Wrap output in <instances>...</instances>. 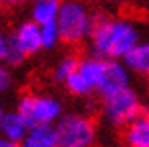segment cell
I'll return each instance as SVG.
<instances>
[{
    "mask_svg": "<svg viewBox=\"0 0 149 147\" xmlns=\"http://www.w3.org/2000/svg\"><path fill=\"white\" fill-rule=\"evenodd\" d=\"M141 41V28L130 16L96 14L86 45L88 53L106 61H124Z\"/></svg>",
    "mask_w": 149,
    "mask_h": 147,
    "instance_id": "1",
    "label": "cell"
},
{
    "mask_svg": "<svg viewBox=\"0 0 149 147\" xmlns=\"http://www.w3.org/2000/svg\"><path fill=\"white\" fill-rule=\"evenodd\" d=\"M96 14L88 8L84 0H61L57 28L61 33V43L71 47L88 41Z\"/></svg>",
    "mask_w": 149,
    "mask_h": 147,
    "instance_id": "2",
    "label": "cell"
},
{
    "mask_svg": "<svg viewBox=\"0 0 149 147\" xmlns=\"http://www.w3.org/2000/svg\"><path fill=\"white\" fill-rule=\"evenodd\" d=\"M53 127L59 147H94L98 141L96 120L86 112H67Z\"/></svg>",
    "mask_w": 149,
    "mask_h": 147,
    "instance_id": "3",
    "label": "cell"
},
{
    "mask_svg": "<svg viewBox=\"0 0 149 147\" xmlns=\"http://www.w3.org/2000/svg\"><path fill=\"white\" fill-rule=\"evenodd\" d=\"M143 114V100L134 86L100 98V116L112 127H124Z\"/></svg>",
    "mask_w": 149,
    "mask_h": 147,
    "instance_id": "4",
    "label": "cell"
},
{
    "mask_svg": "<svg viewBox=\"0 0 149 147\" xmlns=\"http://www.w3.org/2000/svg\"><path fill=\"white\" fill-rule=\"evenodd\" d=\"M16 110L22 114L30 127L33 125H55L65 112L63 104L57 96L43 94V92H26L18 100Z\"/></svg>",
    "mask_w": 149,
    "mask_h": 147,
    "instance_id": "5",
    "label": "cell"
},
{
    "mask_svg": "<svg viewBox=\"0 0 149 147\" xmlns=\"http://www.w3.org/2000/svg\"><path fill=\"white\" fill-rule=\"evenodd\" d=\"M106 71V59L94 57V55H86V57H79V65L74 69L65 82V88L73 96L79 98H90V96L98 94L100 82L104 79Z\"/></svg>",
    "mask_w": 149,
    "mask_h": 147,
    "instance_id": "6",
    "label": "cell"
},
{
    "mask_svg": "<svg viewBox=\"0 0 149 147\" xmlns=\"http://www.w3.org/2000/svg\"><path fill=\"white\" fill-rule=\"evenodd\" d=\"M10 47H8V59L6 65H20L28 57L36 55L43 49L41 43V28L33 20H26L8 36Z\"/></svg>",
    "mask_w": 149,
    "mask_h": 147,
    "instance_id": "7",
    "label": "cell"
},
{
    "mask_svg": "<svg viewBox=\"0 0 149 147\" xmlns=\"http://www.w3.org/2000/svg\"><path fill=\"white\" fill-rule=\"evenodd\" d=\"M132 77L130 69L124 65V61H106V71H104V79L100 82L98 88V96H108L114 94L118 90L132 86Z\"/></svg>",
    "mask_w": 149,
    "mask_h": 147,
    "instance_id": "8",
    "label": "cell"
},
{
    "mask_svg": "<svg viewBox=\"0 0 149 147\" xmlns=\"http://www.w3.org/2000/svg\"><path fill=\"white\" fill-rule=\"evenodd\" d=\"M122 145L124 147H149V114L132 120L122 127Z\"/></svg>",
    "mask_w": 149,
    "mask_h": 147,
    "instance_id": "9",
    "label": "cell"
},
{
    "mask_svg": "<svg viewBox=\"0 0 149 147\" xmlns=\"http://www.w3.org/2000/svg\"><path fill=\"white\" fill-rule=\"evenodd\" d=\"M124 65L134 77L149 79V39H141L132 51L124 57Z\"/></svg>",
    "mask_w": 149,
    "mask_h": 147,
    "instance_id": "10",
    "label": "cell"
},
{
    "mask_svg": "<svg viewBox=\"0 0 149 147\" xmlns=\"http://www.w3.org/2000/svg\"><path fill=\"white\" fill-rule=\"evenodd\" d=\"M20 147H59L53 125H33L20 141Z\"/></svg>",
    "mask_w": 149,
    "mask_h": 147,
    "instance_id": "11",
    "label": "cell"
},
{
    "mask_svg": "<svg viewBox=\"0 0 149 147\" xmlns=\"http://www.w3.org/2000/svg\"><path fill=\"white\" fill-rule=\"evenodd\" d=\"M28 130H30V125H28V122L22 118V114L18 110L4 112V116L0 120V133L4 137L20 143L24 139V135L28 133Z\"/></svg>",
    "mask_w": 149,
    "mask_h": 147,
    "instance_id": "12",
    "label": "cell"
},
{
    "mask_svg": "<svg viewBox=\"0 0 149 147\" xmlns=\"http://www.w3.org/2000/svg\"><path fill=\"white\" fill-rule=\"evenodd\" d=\"M61 0H33L30 14L37 26H45V24H55L57 16H59Z\"/></svg>",
    "mask_w": 149,
    "mask_h": 147,
    "instance_id": "13",
    "label": "cell"
},
{
    "mask_svg": "<svg viewBox=\"0 0 149 147\" xmlns=\"http://www.w3.org/2000/svg\"><path fill=\"white\" fill-rule=\"evenodd\" d=\"M77 65H79V57L77 55H65V57H61L55 63V67H53V79L57 82H61V84H65L67 79L74 73Z\"/></svg>",
    "mask_w": 149,
    "mask_h": 147,
    "instance_id": "14",
    "label": "cell"
},
{
    "mask_svg": "<svg viewBox=\"0 0 149 147\" xmlns=\"http://www.w3.org/2000/svg\"><path fill=\"white\" fill-rule=\"evenodd\" d=\"M41 28V43H43V49H53L61 43V33L59 28H57V22L55 24H45V26H39Z\"/></svg>",
    "mask_w": 149,
    "mask_h": 147,
    "instance_id": "15",
    "label": "cell"
},
{
    "mask_svg": "<svg viewBox=\"0 0 149 147\" xmlns=\"http://www.w3.org/2000/svg\"><path fill=\"white\" fill-rule=\"evenodd\" d=\"M12 82H14L12 71L8 69L6 63H0V94L8 92V90L12 88Z\"/></svg>",
    "mask_w": 149,
    "mask_h": 147,
    "instance_id": "16",
    "label": "cell"
},
{
    "mask_svg": "<svg viewBox=\"0 0 149 147\" xmlns=\"http://www.w3.org/2000/svg\"><path fill=\"white\" fill-rule=\"evenodd\" d=\"M8 47H10L8 36L0 33V63H6V59H8Z\"/></svg>",
    "mask_w": 149,
    "mask_h": 147,
    "instance_id": "17",
    "label": "cell"
},
{
    "mask_svg": "<svg viewBox=\"0 0 149 147\" xmlns=\"http://www.w3.org/2000/svg\"><path fill=\"white\" fill-rule=\"evenodd\" d=\"M28 0H0V6L4 8H18L22 6V4H26Z\"/></svg>",
    "mask_w": 149,
    "mask_h": 147,
    "instance_id": "18",
    "label": "cell"
},
{
    "mask_svg": "<svg viewBox=\"0 0 149 147\" xmlns=\"http://www.w3.org/2000/svg\"><path fill=\"white\" fill-rule=\"evenodd\" d=\"M110 6H116V8H126V6H130L134 0H106Z\"/></svg>",
    "mask_w": 149,
    "mask_h": 147,
    "instance_id": "19",
    "label": "cell"
},
{
    "mask_svg": "<svg viewBox=\"0 0 149 147\" xmlns=\"http://www.w3.org/2000/svg\"><path fill=\"white\" fill-rule=\"evenodd\" d=\"M0 147H20V143H16V141L8 139V137H4V135L0 133Z\"/></svg>",
    "mask_w": 149,
    "mask_h": 147,
    "instance_id": "20",
    "label": "cell"
},
{
    "mask_svg": "<svg viewBox=\"0 0 149 147\" xmlns=\"http://www.w3.org/2000/svg\"><path fill=\"white\" fill-rule=\"evenodd\" d=\"M4 112H6V110H4V108H2V104H0V120H2V116H4Z\"/></svg>",
    "mask_w": 149,
    "mask_h": 147,
    "instance_id": "21",
    "label": "cell"
},
{
    "mask_svg": "<svg viewBox=\"0 0 149 147\" xmlns=\"http://www.w3.org/2000/svg\"><path fill=\"white\" fill-rule=\"evenodd\" d=\"M147 114H149V112H147Z\"/></svg>",
    "mask_w": 149,
    "mask_h": 147,
    "instance_id": "22",
    "label": "cell"
}]
</instances>
